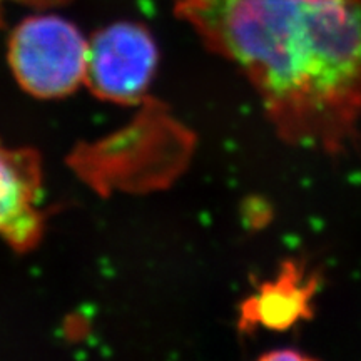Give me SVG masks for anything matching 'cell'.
Masks as SVG:
<instances>
[{
	"mask_svg": "<svg viewBox=\"0 0 361 361\" xmlns=\"http://www.w3.org/2000/svg\"><path fill=\"white\" fill-rule=\"evenodd\" d=\"M176 13L241 71L281 141L338 154L361 135V0H178Z\"/></svg>",
	"mask_w": 361,
	"mask_h": 361,
	"instance_id": "obj_1",
	"label": "cell"
},
{
	"mask_svg": "<svg viewBox=\"0 0 361 361\" xmlns=\"http://www.w3.org/2000/svg\"><path fill=\"white\" fill-rule=\"evenodd\" d=\"M89 42L59 16H32L20 22L8 42L17 82L32 96H67L85 82Z\"/></svg>",
	"mask_w": 361,
	"mask_h": 361,
	"instance_id": "obj_2",
	"label": "cell"
},
{
	"mask_svg": "<svg viewBox=\"0 0 361 361\" xmlns=\"http://www.w3.org/2000/svg\"><path fill=\"white\" fill-rule=\"evenodd\" d=\"M159 52L147 29L121 22L99 30L89 42L85 82L99 97L135 102L146 94Z\"/></svg>",
	"mask_w": 361,
	"mask_h": 361,
	"instance_id": "obj_3",
	"label": "cell"
},
{
	"mask_svg": "<svg viewBox=\"0 0 361 361\" xmlns=\"http://www.w3.org/2000/svg\"><path fill=\"white\" fill-rule=\"evenodd\" d=\"M40 162L29 149L0 142V236L16 247H30L40 238Z\"/></svg>",
	"mask_w": 361,
	"mask_h": 361,
	"instance_id": "obj_4",
	"label": "cell"
},
{
	"mask_svg": "<svg viewBox=\"0 0 361 361\" xmlns=\"http://www.w3.org/2000/svg\"><path fill=\"white\" fill-rule=\"evenodd\" d=\"M295 266L284 269L278 279L266 283L245 308L246 319L268 328H286L308 313L311 290Z\"/></svg>",
	"mask_w": 361,
	"mask_h": 361,
	"instance_id": "obj_5",
	"label": "cell"
},
{
	"mask_svg": "<svg viewBox=\"0 0 361 361\" xmlns=\"http://www.w3.org/2000/svg\"><path fill=\"white\" fill-rule=\"evenodd\" d=\"M310 360V355L300 353L296 350H283V351H271V353H266L263 356V360H269V361H283V360H293V361H300V360Z\"/></svg>",
	"mask_w": 361,
	"mask_h": 361,
	"instance_id": "obj_6",
	"label": "cell"
}]
</instances>
